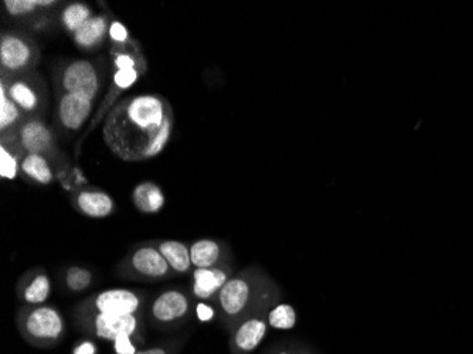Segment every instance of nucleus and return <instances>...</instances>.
Segmentation results:
<instances>
[{
	"label": "nucleus",
	"instance_id": "nucleus-9",
	"mask_svg": "<svg viewBox=\"0 0 473 354\" xmlns=\"http://www.w3.org/2000/svg\"><path fill=\"white\" fill-rule=\"evenodd\" d=\"M7 89V97L25 112L27 118H36L45 108V83L32 71L22 76L9 77V83L4 78Z\"/></svg>",
	"mask_w": 473,
	"mask_h": 354
},
{
	"label": "nucleus",
	"instance_id": "nucleus-21",
	"mask_svg": "<svg viewBox=\"0 0 473 354\" xmlns=\"http://www.w3.org/2000/svg\"><path fill=\"white\" fill-rule=\"evenodd\" d=\"M20 171L29 181L35 183L48 186L55 181V172L46 156L26 153L20 161Z\"/></svg>",
	"mask_w": 473,
	"mask_h": 354
},
{
	"label": "nucleus",
	"instance_id": "nucleus-30",
	"mask_svg": "<svg viewBox=\"0 0 473 354\" xmlns=\"http://www.w3.org/2000/svg\"><path fill=\"white\" fill-rule=\"evenodd\" d=\"M140 73L138 68H129V70H117L114 76V84L118 89L130 88V87L134 86L137 83L138 78H139Z\"/></svg>",
	"mask_w": 473,
	"mask_h": 354
},
{
	"label": "nucleus",
	"instance_id": "nucleus-28",
	"mask_svg": "<svg viewBox=\"0 0 473 354\" xmlns=\"http://www.w3.org/2000/svg\"><path fill=\"white\" fill-rule=\"evenodd\" d=\"M145 340L137 338V336L129 335V333H122L117 336L112 342L115 354H137L139 351V346Z\"/></svg>",
	"mask_w": 473,
	"mask_h": 354
},
{
	"label": "nucleus",
	"instance_id": "nucleus-24",
	"mask_svg": "<svg viewBox=\"0 0 473 354\" xmlns=\"http://www.w3.org/2000/svg\"><path fill=\"white\" fill-rule=\"evenodd\" d=\"M93 271L81 266H68L64 274V285L68 291L74 292V294L87 291L93 285Z\"/></svg>",
	"mask_w": 473,
	"mask_h": 354
},
{
	"label": "nucleus",
	"instance_id": "nucleus-6",
	"mask_svg": "<svg viewBox=\"0 0 473 354\" xmlns=\"http://www.w3.org/2000/svg\"><path fill=\"white\" fill-rule=\"evenodd\" d=\"M76 326L86 335L102 338L107 342H114L117 336L122 333L137 336L142 338L145 335V315H108V313H96V315H83L74 317Z\"/></svg>",
	"mask_w": 473,
	"mask_h": 354
},
{
	"label": "nucleus",
	"instance_id": "nucleus-16",
	"mask_svg": "<svg viewBox=\"0 0 473 354\" xmlns=\"http://www.w3.org/2000/svg\"><path fill=\"white\" fill-rule=\"evenodd\" d=\"M71 202L77 212L89 219H107L115 212L114 199L111 194L105 193L102 190H81L74 194Z\"/></svg>",
	"mask_w": 473,
	"mask_h": 354
},
{
	"label": "nucleus",
	"instance_id": "nucleus-15",
	"mask_svg": "<svg viewBox=\"0 0 473 354\" xmlns=\"http://www.w3.org/2000/svg\"><path fill=\"white\" fill-rule=\"evenodd\" d=\"M51 295V279L47 272L36 268L27 272L17 285V297L26 307L46 305Z\"/></svg>",
	"mask_w": 473,
	"mask_h": 354
},
{
	"label": "nucleus",
	"instance_id": "nucleus-35",
	"mask_svg": "<svg viewBox=\"0 0 473 354\" xmlns=\"http://www.w3.org/2000/svg\"><path fill=\"white\" fill-rule=\"evenodd\" d=\"M295 353V345H281L271 350L268 354H293Z\"/></svg>",
	"mask_w": 473,
	"mask_h": 354
},
{
	"label": "nucleus",
	"instance_id": "nucleus-10",
	"mask_svg": "<svg viewBox=\"0 0 473 354\" xmlns=\"http://www.w3.org/2000/svg\"><path fill=\"white\" fill-rule=\"evenodd\" d=\"M60 86L63 92L96 101L101 89V77L91 61L73 60L61 70Z\"/></svg>",
	"mask_w": 473,
	"mask_h": 354
},
{
	"label": "nucleus",
	"instance_id": "nucleus-27",
	"mask_svg": "<svg viewBox=\"0 0 473 354\" xmlns=\"http://www.w3.org/2000/svg\"><path fill=\"white\" fill-rule=\"evenodd\" d=\"M4 7L7 15L15 19H25L42 10L38 7L37 0H5Z\"/></svg>",
	"mask_w": 473,
	"mask_h": 354
},
{
	"label": "nucleus",
	"instance_id": "nucleus-2",
	"mask_svg": "<svg viewBox=\"0 0 473 354\" xmlns=\"http://www.w3.org/2000/svg\"><path fill=\"white\" fill-rule=\"evenodd\" d=\"M270 281L258 272L244 271L231 276L219 294L220 318L229 332L248 315L273 307Z\"/></svg>",
	"mask_w": 473,
	"mask_h": 354
},
{
	"label": "nucleus",
	"instance_id": "nucleus-19",
	"mask_svg": "<svg viewBox=\"0 0 473 354\" xmlns=\"http://www.w3.org/2000/svg\"><path fill=\"white\" fill-rule=\"evenodd\" d=\"M169 266L172 268L175 276H186L193 268L190 258V247L188 244L179 240H160L155 243Z\"/></svg>",
	"mask_w": 473,
	"mask_h": 354
},
{
	"label": "nucleus",
	"instance_id": "nucleus-11",
	"mask_svg": "<svg viewBox=\"0 0 473 354\" xmlns=\"http://www.w3.org/2000/svg\"><path fill=\"white\" fill-rule=\"evenodd\" d=\"M257 310L237 323L230 332V353L252 354L262 343L268 332V310Z\"/></svg>",
	"mask_w": 473,
	"mask_h": 354
},
{
	"label": "nucleus",
	"instance_id": "nucleus-32",
	"mask_svg": "<svg viewBox=\"0 0 473 354\" xmlns=\"http://www.w3.org/2000/svg\"><path fill=\"white\" fill-rule=\"evenodd\" d=\"M114 64L117 70H129V68H137V58L134 54L129 51H114Z\"/></svg>",
	"mask_w": 473,
	"mask_h": 354
},
{
	"label": "nucleus",
	"instance_id": "nucleus-7",
	"mask_svg": "<svg viewBox=\"0 0 473 354\" xmlns=\"http://www.w3.org/2000/svg\"><path fill=\"white\" fill-rule=\"evenodd\" d=\"M148 320L160 330L178 329L193 312L190 297L181 289H168L153 297L148 307Z\"/></svg>",
	"mask_w": 473,
	"mask_h": 354
},
{
	"label": "nucleus",
	"instance_id": "nucleus-23",
	"mask_svg": "<svg viewBox=\"0 0 473 354\" xmlns=\"http://www.w3.org/2000/svg\"><path fill=\"white\" fill-rule=\"evenodd\" d=\"M94 16L93 9L83 2H73L60 13V22L64 29L74 35Z\"/></svg>",
	"mask_w": 473,
	"mask_h": 354
},
{
	"label": "nucleus",
	"instance_id": "nucleus-4",
	"mask_svg": "<svg viewBox=\"0 0 473 354\" xmlns=\"http://www.w3.org/2000/svg\"><path fill=\"white\" fill-rule=\"evenodd\" d=\"M147 295L134 289L114 288L97 292L74 307V317L108 315H145Z\"/></svg>",
	"mask_w": 473,
	"mask_h": 354
},
{
	"label": "nucleus",
	"instance_id": "nucleus-12",
	"mask_svg": "<svg viewBox=\"0 0 473 354\" xmlns=\"http://www.w3.org/2000/svg\"><path fill=\"white\" fill-rule=\"evenodd\" d=\"M16 133L17 143L25 155L33 153L47 158L56 149L55 133L40 118H27Z\"/></svg>",
	"mask_w": 473,
	"mask_h": 354
},
{
	"label": "nucleus",
	"instance_id": "nucleus-17",
	"mask_svg": "<svg viewBox=\"0 0 473 354\" xmlns=\"http://www.w3.org/2000/svg\"><path fill=\"white\" fill-rule=\"evenodd\" d=\"M109 26L111 23L105 15H94L78 32L74 33V43L84 51L97 50L108 36Z\"/></svg>",
	"mask_w": 473,
	"mask_h": 354
},
{
	"label": "nucleus",
	"instance_id": "nucleus-36",
	"mask_svg": "<svg viewBox=\"0 0 473 354\" xmlns=\"http://www.w3.org/2000/svg\"><path fill=\"white\" fill-rule=\"evenodd\" d=\"M293 354H314V351L309 350V349L303 348V346H296L295 345V353Z\"/></svg>",
	"mask_w": 473,
	"mask_h": 354
},
{
	"label": "nucleus",
	"instance_id": "nucleus-33",
	"mask_svg": "<svg viewBox=\"0 0 473 354\" xmlns=\"http://www.w3.org/2000/svg\"><path fill=\"white\" fill-rule=\"evenodd\" d=\"M194 313H196L197 319L201 323H209L216 318L217 309L213 305H210L209 302L199 301L194 307Z\"/></svg>",
	"mask_w": 473,
	"mask_h": 354
},
{
	"label": "nucleus",
	"instance_id": "nucleus-34",
	"mask_svg": "<svg viewBox=\"0 0 473 354\" xmlns=\"http://www.w3.org/2000/svg\"><path fill=\"white\" fill-rule=\"evenodd\" d=\"M98 353V348L93 340H81V342L76 343L73 349V354H97Z\"/></svg>",
	"mask_w": 473,
	"mask_h": 354
},
{
	"label": "nucleus",
	"instance_id": "nucleus-5",
	"mask_svg": "<svg viewBox=\"0 0 473 354\" xmlns=\"http://www.w3.org/2000/svg\"><path fill=\"white\" fill-rule=\"evenodd\" d=\"M118 274L132 281L156 282L175 276L155 243L140 244L118 266Z\"/></svg>",
	"mask_w": 473,
	"mask_h": 354
},
{
	"label": "nucleus",
	"instance_id": "nucleus-13",
	"mask_svg": "<svg viewBox=\"0 0 473 354\" xmlns=\"http://www.w3.org/2000/svg\"><path fill=\"white\" fill-rule=\"evenodd\" d=\"M94 111V101L81 95L63 92L58 99L57 120L61 128L68 132L83 130Z\"/></svg>",
	"mask_w": 473,
	"mask_h": 354
},
{
	"label": "nucleus",
	"instance_id": "nucleus-8",
	"mask_svg": "<svg viewBox=\"0 0 473 354\" xmlns=\"http://www.w3.org/2000/svg\"><path fill=\"white\" fill-rule=\"evenodd\" d=\"M37 46L20 33L7 32L0 38V66L4 76L15 77L32 73L37 66Z\"/></svg>",
	"mask_w": 473,
	"mask_h": 354
},
{
	"label": "nucleus",
	"instance_id": "nucleus-18",
	"mask_svg": "<svg viewBox=\"0 0 473 354\" xmlns=\"http://www.w3.org/2000/svg\"><path fill=\"white\" fill-rule=\"evenodd\" d=\"M190 258L193 268H214L222 266L226 260L224 245L211 238L196 240L190 245Z\"/></svg>",
	"mask_w": 473,
	"mask_h": 354
},
{
	"label": "nucleus",
	"instance_id": "nucleus-20",
	"mask_svg": "<svg viewBox=\"0 0 473 354\" xmlns=\"http://www.w3.org/2000/svg\"><path fill=\"white\" fill-rule=\"evenodd\" d=\"M130 197L135 209L143 214H156L162 212L166 204L163 190L153 182H142L135 186Z\"/></svg>",
	"mask_w": 473,
	"mask_h": 354
},
{
	"label": "nucleus",
	"instance_id": "nucleus-31",
	"mask_svg": "<svg viewBox=\"0 0 473 354\" xmlns=\"http://www.w3.org/2000/svg\"><path fill=\"white\" fill-rule=\"evenodd\" d=\"M108 36L111 38V42L114 45L119 46V47H124L128 43H130L129 33H128L127 27L121 22H118V20L111 22Z\"/></svg>",
	"mask_w": 473,
	"mask_h": 354
},
{
	"label": "nucleus",
	"instance_id": "nucleus-25",
	"mask_svg": "<svg viewBox=\"0 0 473 354\" xmlns=\"http://www.w3.org/2000/svg\"><path fill=\"white\" fill-rule=\"evenodd\" d=\"M268 325L272 329L289 330L293 329L296 325V312L291 305L278 304L273 305L268 310Z\"/></svg>",
	"mask_w": 473,
	"mask_h": 354
},
{
	"label": "nucleus",
	"instance_id": "nucleus-1",
	"mask_svg": "<svg viewBox=\"0 0 473 354\" xmlns=\"http://www.w3.org/2000/svg\"><path fill=\"white\" fill-rule=\"evenodd\" d=\"M173 130L172 108L155 94L124 99L105 120L104 140L115 155L128 161L156 158Z\"/></svg>",
	"mask_w": 473,
	"mask_h": 354
},
{
	"label": "nucleus",
	"instance_id": "nucleus-22",
	"mask_svg": "<svg viewBox=\"0 0 473 354\" xmlns=\"http://www.w3.org/2000/svg\"><path fill=\"white\" fill-rule=\"evenodd\" d=\"M27 120L25 112L7 97L6 86L0 83V130L5 133L15 132L19 130Z\"/></svg>",
	"mask_w": 473,
	"mask_h": 354
},
{
	"label": "nucleus",
	"instance_id": "nucleus-29",
	"mask_svg": "<svg viewBox=\"0 0 473 354\" xmlns=\"http://www.w3.org/2000/svg\"><path fill=\"white\" fill-rule=\"evenodd\" d=\"M185 342L186 338H173V340L152 346V348L142 349L137 354H178Z\"/></svg>",
	"mask_w": 473,
	"mask_h": 354
},
{
	"label": "nucleus",
	"instance_id": "nucleus-3",
	"mask_svg": "<svg viewBox=\"0 0 473 354\" xmlns=\"http://www.w3.org/2000/svg\"><path fill=\"white\" fill-rule=\"evenodd\" d=\"M16 326L23 340L37 349L57 348L67 333L63 313L48 305H22L17 310Z\"/></svg>",
	"mask_w": 473,
	"mask_h": 354
},
{
	"label": "nucleus",
	"instance_id": "nucleus-26",
	"mask_svg": "<svg viewBox=\"0 0 473 354\" xmlns=\"http://www.w3.org/2000/svg\"><path fill=\"white\" fill-rule=\"evenodd\" d=\"M19 155L13 153V149L7 146H0V177L4 181H15L20 171Z\"/></svg>",
	"mask_w": 473,
	"mask_h": 354
},
{
	"label": "nucleus",
	"instance_id": "nucleus-14",
	"mask_svg": "<svg viewBox=\"0 0 473 354\" xmlns=\"http://www.w3.org/2000/svg\"><path fill=\"white\" fill-rule=\"evenodd\" d=\"M231 278V271L226 264L214 268H196L193 271L191 294L203 302H216L222 286Z\"/></svg>",
	"mask_w": 473,
	"mask_h": 354
}]
</instances>
